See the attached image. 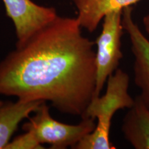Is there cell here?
<instances>
[{
    "label": "cell",
    "instance_id": "1",
    "mask_svg": "<svg viewBox=\"0 0 149 149\" xmlns=\"http://www.w3.org/2000/svg\"><path fill=\"white\" fill-rule=\"evenodd\" d=\"M77 18L57 15L0 62V95L43 101L82 117L95 96V42Z\"/></svg>",
    "mask_w": 149,
    "mask_h": 149
},
{
    "label": "cell",
    "instance_id": "2",
    "mask_svg": "<svg viewBox=\"0 0 149 149\" xmlns=\"http://www.w3.org/2000/svg\"><path fill=\"white\" fill-rule=\"evenodd\" d=\"M128 74L117 69L107 80L104 95L94 97L87 107L82 118L97 120L93 132L86 135L76 145V149H115L110 141L112 119L117 111L130 109L135 102L128 93Z\"/></svg>",
    "mask_w": 149,
    "mask_h": 149
},
{
    "label": "cell",
    "instance_id": "3",
    "mask_svg": "<svg viewBox=\"0 0 149 149\" xmlns=\"http://www.w3.org/2000/svg\"><path fill=\"white\" fill-rule=\"evenodd\" d=\"M95 126V120L91 118H82L75 125L58 122L51 117L49 107L44 102L35 115L29 117V122L22 126V129L35 149L42 148L44 144H50L51 148L64 149L68 146L74 148Z\"/></svg>",
    "mask_w": 149,
    "mask_h": 149
},
{
    "label": "cell",
    "instance_id": "4",
    "mask_svg": "<svg viewBox=\"0 0 149 149\" xmlns=\"http://www.w3.org/2000/svg\"><path fill=\"white\" fill-rule=\"evenodd\" d=\"M123 10H112L104 16L102 30L97 39L96 87L94 97L100 95L104 85L123 58L122 39Z\"/></svg>",
    "mask_w": 149,
    "mask_h": 149
},
{
    "label": "cell",
    "instance_id": "5",
    "mask_svg": "<svg viewBox=\"0 0 149 149\" xmlns=\"http://www.w3.org/2000/svg\"><path fill=\"white\" fill-rule=\"evenodd\" d=\"M6 15L12 20L21 45L58 15L55 8L37 4L32 0H2Z\"/></svg>",
    "mask_w": 149,
    "mask_h": 149
},
{
    "label": "cell",
    "instance_id": "6",
    "mask_svg": "<svg viewBox=\"0 0 149 149\" xmlns=\"http://www.w3.org/2000/svg\"><path fill=\"white\" fill-rule=\"evenodd\" d=\"M122 24L134 55V81L140 90L139 97L149 109V40L134 22L131 6L123 9Z\"/></svg>",
    "mask_w": 149,
    "mask_h": 149
},
{
    "label": "cell",
    "instance_id": "7",
    "mask_svg": "<svg viewBox=\"0 0 149 149\" xmlns=\"http://www.w3.org/2000/svg\"><path fill=\"white\" fill-rule=\"evenodd\" d=\"M122 131L135 149H149V109L139 95L124 117Z\"/></svg>",
    "mask_w": 149,
    "mask_h": 149
},
{
    "label": "cell",
    "instance_id": "8",
    "mask_svg": "<svg viewBox=\"0 0 149 149\" xmlns=\"http://www.w3.org/2000/svg\"><path fill=\"white\" fill-rule=\"evenodd\" d=\"M45 102L0 100V149H5L19 124Z\"/></svg>",
    "mask_w": 149,
    "mask_h": 149
},
{
    "label": "cell",
    "instance_id": "9",
    "mask_svg": "<svg viewBox=\"0 0 149 149\" xmlns=\"http://www.w3.org/2000/svg\"><path fill=\"white\" fill-rule=\"evenodd\" d=\"M77 11L82 29L93 33L108 13L131 6L140 0H71Z\"/></svg>",
    "mask_w": 149,
    "mask_h": 149
},
{
    "label": "cell",
    "instance_id": "10",
    "mask_svg": "<svg viewBox=\"0 0 149 149\" xmlns=\"http://www.w3.org/2000/svg\"><path fill=\"white\" fill-rule=\"evenodd\" d=\"M143 24H144L146 33L148 35V36H149V13L146 15V16H144V17L143 18Z\"/></svg>",
    "mask_w": 149,
    "mask_h": 149
}]
</instances>
